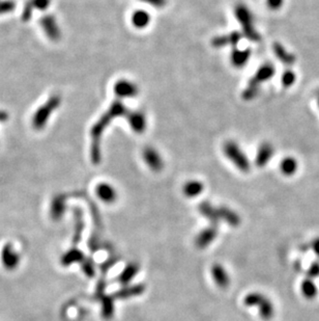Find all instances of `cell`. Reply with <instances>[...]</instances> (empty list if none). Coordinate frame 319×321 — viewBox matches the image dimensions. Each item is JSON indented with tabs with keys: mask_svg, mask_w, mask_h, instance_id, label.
<instances>
[{
	"mask_svg": "<svg viewBox=\"0 0 319 321\" xmlns=\"http://www.w3.org/2000/svg\"><path fill=\"white\" fill-rule=\"evenodd\" d=\"M308 276H309V279H315L319 276V261H315L310 265L309 269H308Z\"/></svg>",
	"mask_w": 319,
	"mask_h": 321,
	"instance_id": "obj_31",
	"label": "cell"
},
{
	"mask_svg": "<svg viewBox=\"0 0 319 321\" xmlns=\"http://www.w3.org/2000/svg\"><path fill=\"white\" fill-rule=\"evenodd\" d=\"M82 269L84 273L88 276H94L95 275V264L91 260H85L82 265Z\"/></svg>",
	"mask_w": 319,
	"mask_h": 321,
	"instance_id": "obj_30",
	"label": "cell"
},
{
	"mask_svg": "<svg viewBox=\"0 0 319 321\" xmlns=\"http://www.w3.org/2000/svg\"><path fill=\"white\" fill-rule=\"evenodd\" d=\"M148 4H152L158 8H161L166 4V0H141Z\"/></svg>",
	"mask_w": 319,
	"mask_h": 321,
	"instance_id": "obj_33",
	"label": "cell"
},
{
	"mask_svg": "<svg viewBox=\"0 0 319 321\" xmlns=\"http://www.w3.org/2000/svg\"><path fill=\"white\" fill-rule=\"evenodd\" d=\"M235 17L237 21L241 23L243 28V34L252 42H260L261 38L256 31L253 23V16L250 9L245 4H237L235 6Z\"/></svg>",
	"mask_w": 319,
	"mask_h": 321,
	"instance_id": "obj_3",
	"label": "cell"
},
{
	"mask_svg": "<svg viewBox=\"0 0 319 321\" xmlns=\"http://www.w3.org/2000/svg\"><path fill=\"white\" fill-rule=\"evenodd\" d=\"M125 117H127L129 125L134 132L143 133L146 128V119L143 114L139 112H129Z\"/></svg>",
	"mask_w": 319,
	"mask_h": 321,
	"instance_id": "obj_11",
	"label": "cell"
},
{
	"mask_svg": "<svg viewBox=\"0 0 319 321\" xmlns=\"http://www.w3.org/2000/svg\"><path fill=\"white\" fill-rule=\"evenodd\" d=\"M216 236H218V230H216L214 225L204 229L196 237V246L201 250L208 248L214 241Z\"/></svg>",
	"mask_w": 319,
	"mask_h": 321,
	"instance_id": "obj_9",
	"label": "cell"
},
{
	"mask_svg": "<svg viewBox=\"0 0 319 321\" xmlns=\"http://www.w3.org/2000/svg\"><path fill=\"white\" fill-rule=\"evenodd\" d=\"M139 271V265L136 263H130L123 268L120 275L118 276V281L122 285H128Z\"/></svg>",
	"mask_w": 319,
	"mask_h": 321,
	"instance_id": "obj_17",
	"label": "cell"
},
{
	"mask_svg": "<svg viewBox=\"0 0 319 321\" xmlns=\"http://www.w3.org/2000/svg\"><path fill=\"white\" fill-rule=\"evenodd\" d=\"M143 159L147 167L154 172H160L164 168V162L161 155L158 153L154 148L147 147L143 151Z\"/></svg>",
	"mask_w": 319,
	"mask_h": 321,
	"instance_id": "obj_5",
	"label": "cell"
},
{
	"mask_svg": "<svg viewBox=\"0 0 319 321\" xmlns=\"http://www.w3.org/2000/svg\"><path fill=\"white\" fill-rule=\"evenodd\" d=\"M284 2V0H266V4L271 10L279 9Z\"/></svg>",
	"mask_w": 319,
	"mask_h": 321,
	"instance_id": "obj_32",
	"label": "cell"
},
{
	"mask_svg": "<svg viewBox=\"0 0 319 321\" xmlns=\"http://www.w3.org/2000/svg\"><path fill=\"white\" fill-rule=\"evenodd\" d=\"M102 302V315L105 319H111L114 314V304L113 298L110 296L103 295L101 297Z\"/></svg>",
	"mask_w": 319,
	"mask_h": 321,
	"instance_id": "obj_25",
	"label": "cell"
},
{
	"mask_svg": "<svg viewBox=\"0 0 319 321\" xmlns=\"http://www.w3.org/2000/svg\"><path fill=\"white\" fill-rule=\"evenodd\" d=\"M281 81H282L283 86H285V87L291 86L294 83V81H295V74H294V72L291 71V70H286V71H285L282 74Z\"/></svg>",
	"mask_w": 319,
	"mask_h": 321,
	"instance_id": "obj_28",
	"label": "cell"
},
{
	"mask_svg": "<svg viewBox=\"0 0 319 321\" xmlns=\"http://www.w3.org/2000/svg\"><path fill=\"white\" fill-rule=\"evenodd\" d=\"M280 170L285 176H292L298 170V162L292 157H287L281 161Z\"/></svg>",
	"mask_w": 319,
	"mask_h": 321,
	"instance_id": "obj_26",
	"label": "cell"
},
{
	"mask_svg": "<svg viewBox=\"0 0 319 321\" xmlns=\"http://www.w3.org/2000/svg\"><path fill=\"white\" fill-rule=\"evenodd\" d=\"M272 49H273V53L277 55V58L280 62H282L283 64H287V65H291L295 63V57L293 54L289 53L286 49H285L280 43H275L272 45Z\"/></svg>",
	"mask_w": 319,
	"mask_h": 321,
	"instance_id": "obj_16",
	"label": "cell"
},
{
	"mask_svg": "<svg viewBox=\"0 0 319 321\" xmlns=\"http://www.w3.org/2000/svg\"><path fill=\"white\" fill-rule=\"evenodd\" d=\"M250 55H251V51L249 49H244V50L233 49L230 57L231 64H233V67L243 68L249 61Z\"/></svg>",
	"mask_w": 319,
	"mask_h": 321,
	"instance_id": "obj_15",
	"label": "cell"
},
{
	"mask_svg": "<svg viewBox=\"0 0 319 321\" xmlns=\"http://www.w3.org/2000/svg\"><path fill=\"white\" fill-rule=\"evenodd\" d=\"M212 276L214 284L220 288H227L230 284V276L226 268L221 264H213L212 267Z\"/></svg>",
	"mask_w": 319,
	"mask_h": 321,
	"instance_id": "obj_10",
	"label": "cell"
},
{
	"mask_svg": "<svg viewBox=\"0 0 319 321\" xmlns=\"http://www.w3.org/2000/svg\"><path fill=\"white\" fill-rule=\"evenodd\" d=\"M65 210V205H64V198L61 196L56 197L52 206H51V216L54 219H59Z\"/></svg>",
	"mask_w": 319,
	"mask_h": 321,
	"instance_id": "obj_27",
	"label": "cell"
},
{
	"mask_svg": "<svg viewBox=\"0 0 319 321\" xmlns=\"http://www.w3.org/2000/svg\"><path fill=\"white\" fill-rule=\"evenodd\" d=\"M317 95H318V105H319V92H318Z\"/></svg>",
	"mask_w": 319,
	"mask_h": 321,
	"instance_id": "obj_35",
	"label": "cell"
},
{
	"mask_svg": "<svg viewBox=\"0 0 319 321\" xmlns=\"http://www.w3.org/2000/svg\"><path fill=\"white\" fill-rule=\"evenodd\" d=\"M151 22V16L145 10H137L132 16V24L136 28H145Z\"/></svg>",
	"mask_w": 319,
	"mask_h": 321,
	"instance_id": "obj_23",
	"label": "cell"
},
{
	"mask_svg": "<svg viewBox=\"0 0 319 321\" xmlns=\"http://www.w3.org/2000/svg\"><path fill=\"white\" fill-rule=\"evenodd\" d=\"M199 210H200V212L203 214V216L209 218L212 221L213 225H215L220 220L219 209L214 208L211 204H209V203H202L199 206Z\"/></svg>",
	"mask_w": 319,
	"mask_h": 321,
	"instance_id": "obj_21",
	"label": "cell"
},
{
	"mask_svg": "<svg viewBox=\"0 0 319 321\" xmlns=\"http://www.w3.org/2000/svg\"><path fill=\"white\" fill-rule=\"evenodd\" d=\"M259 93V87H254V86H250L248 85L246 87V90L243 92L242 96L245 99V100H253V99L258 95Z\"/></svg>",
	"mask_w": 319,
	"mask_h": 321,
	"instance_id": "obj_29",
	"label": "cell"
},
{
	"mask_svg": "<svg viewBox=\"0 0 319 321\" xmlns=\"http://www.w3.org/2000/svg\"><path fill=\"white\" fill-rule=\"evenodd\" d=\"M311 248L316 256L319 258V238H316L313 240V242L311 243Z\"/></svg>",
	"mask_w": 319,
	"mask_h": 321,
	"instance_id": "obj_34",
	"label": "cell"
},
{
	"mask_svg": "<svg viewBox=\"0 0 319 321\" xmlns=\"http://www.w3.org/2000/svg\"><path fill=\"white\" fill-rule=\"evenodd\" d=\"M145 287L144 285L138 284V285H135V286H129L127 288H124V289L118 291L117 293H115L116 298H119V300H125V298H130L133 296H138L140 294H142L144 292Z\"/></svg>",
	"mask_w": 319,
	"mask_h": 321,
	"instance_id": "obj_19",
	"label": "cell"
},
{
	"mask_svg": "<svg viewBox=\"0 0 319 321\" xmlns=\"http://www.w3.org/2000/svg\"><path fill=\"white\" fill-rule=\"evenodd\" d=\"M96 194L102 202L112 204L116 201L117 193L112 185L108 183H100L96 187Z\"/></svg>",
	"mask_w": 319,
	"mask_h": 321,
	"instance_id": "obj_8",
	"label": "cell"
},
{
	"mask_svg": "<svg viewBox=\"0 0 319 321\" xmlns=\"http://www.w3.org/2000/svg\"><path fill=\"white\" fill-rule=\"evenodd\" d=\"M128 109L125 108L123 103L120 100L114 101L108 112H106L103 115L97 123L94 125L93 129H91V149H90V155H91V160L95 164H99L102 160V152H101V138L103 133H104L105 129L108 127V125L111 122L121 116H127Z\"/></svg>",
	"mask_w": 319,
	"mask_h": 321,
	"instance_id": "obj_1",
	"label": "cell"
},
{
	"mask_svg": "<svg viewBox=\"0 0 319 321\" xmlns=\"http://www.w3.org/2000/svg\"><path fill=\"white\" fill-rule=\"evenodd\" d=\"M203 190L204 186L202 182L197 180H190L185 183L184 187H182V193L188 197H196L203 193Z\"/></svg>",
	"mask_w": 319,
	"mask_h": 321,
	"instance_id": "obj_18",
	"label": "cell"
},
{
	"mask_svg": "<svg viewBox=\"0 0 319 321\" xmlns=\"http://www.w3.org/2000/svg\"><path fill=\"white\" fill-rule=\"evenodd\" d=\"M114 93L118 98H132L138 94V87L129 80H118L114 85Z\"/></svg>",
	"mask_w": 319,
	"mask_h": 321,
	"instance_id": "obj_7",
	"label": "cell"
},
{
	"mask_svg": "<svg viewBox=\"0 0 319 321\" xmlns=\"http://www.w3.org/2000/svg\"><path fill=\"white\" fill-rule=\"evenodd\" d=\"M83 260H84L83 253L81 251H79L78 249H72L63 255V257L61 258V263L63 266H70V265L73 263H78Z\"/></svg>",
	"mask_w": 319,
	"mask_h": 321,
	"instance_id": "obj_22",
	"label": "cell"
},
{
	"mask_svg": "<svg viewBox=\"0 0 319 321\" xmlns=\"http://www.w3.org/2000/svg\"><path fill=\"white\" fill-rule=\"evenodd\" d=\"M219 216L220 219L226 220L228 225L231 227H237L241 223V218L233 211V210L227 208V207H221L219 208Z\"/></svg>",
	"mask_w": 319,
	"mask_h": 321,
	"instance_id": "obj_20",
	"label": "cell"
},
{
	"mask_svg": "<svg viewBox=\"0 0 319 321\" xmlns=\"http://www.w3.org/2000/svg\"><path fill=\"white\" fill-rule=\"evenodd\" d=\"M1 260L4 264V266L8 269H14L18 262L20 261V257L18 254L13 250V247H5L3 252L1 253Z\"/></svg>",
	"mask_w": 319,
	"mask_h": 321,
	"instance_id": "obj_14",
	"label": "cell"
},
{
	"mask_svg": "<svg viewBox=\"0 0 319 321\" xmlns=\"http://www.w3.org/2000/svg\"><path fill=\"white\" fill-rule=\"evenodd\" d=\"M301 290L303 295L308 300H313L318 293L317 286L312 279H306L301 285Z\"/></svg>",
	"mask_w": 319,
	"mask_h": 321,
	"instance_id": "obj_24",
	"label": "cell"
},
{
	"mask_svg": "<svg viewBox=\"0 0 319 321\" xmlns=\"http://www.w3.org/2000/svg\"><path fill=\"white\" fill-rule=\"evenodd\" d=\"M244 304L247 307L258 309L259 315L264 320H270L275 315V308L268 297L258 292H251L244 298Z\"/></svg>",
	"mask_w": 319,
	"mask_h": 321,
	"instance_id": "obj_2",
	"label": "cell"
},
{
	"mask_svg": "<svg viewBox=\"0 0 319 321\" xmlns=\"http://www.w3.org/2000/svg\"><path fill=\"white\" fill-rule=\"evenodd\" d=\"M273 74H275V68H273L271 64H262L256 72V74L253 76V78L249 81L248 85L259 87L260 83L270 79Z\"/></svg>",
	"mask_w": 319,
	"mask_h": 321,
	"instance_id": "obj_6",
	"label": "cell"
},
{
	"mask_svg": "<svg viewBox=\"0 0 319 321\" xmlns=\"http://www.w3.org/2000/svg\"><path fill=\"white\" fill-rule=\"evenodd\" d=\"M273 154V148L268 142H265L259 147L256 155V165L258 168H264L267 164V162L271 159Z\"/></svg>",
	"mask_w": 319,
	"mask_h": 321,
	"instance_id": "obj_12",
	"label": "cell"
},
{
	"mask_svg": "<svg viewBox=\"0 0 319 321\" xmlns=\"http://www.w3.org/2000/svg\"><path fill=\"white\" fill-rule=\"evenodd\" d=\"M242 35L239 34L237 31L231 32L230 35H226V36H221V37H216L213 40V46L216 48H221L224 46L228 45H232L235 46L238 44L239 40H241Z\"/></svg>",
	"mask_w": 319,
	"mask_h": 321,
	"instance_id": "obj_13",
	"label": "cell"
},
{
	"mask_svg": "<svg viewBox=\"0 0 319 321\" xmlns=\"http://www.w3.org/2000/svg\"><path fill=\"white\" fill-rule=\"evenodd\" d=\"M224 154L235 167L242 172H249L250 162L245 153L237 146L234 141H227L223 147Z\"/></svg>",
	"mask_w": 319,
	"mask_h": 321,
	"instance_id": "obj_4",
	"label": "cell"
}]
</instances>
